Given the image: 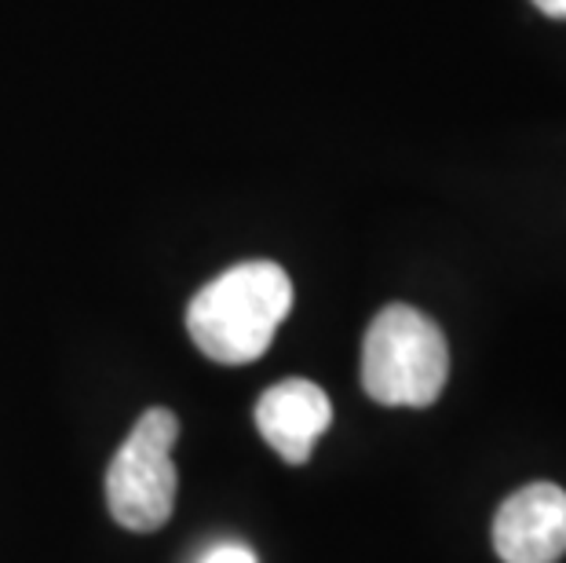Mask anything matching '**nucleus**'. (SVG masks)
I'll return each instance as SVG.
<instances>
[{
  "label": "nucleus",
  "instance_id": "39448f33",
  "mask_svg": "<svg viewBox=\"0 0 566 563\" xmlns=\"http://www.w3.org/2000/svg\"><path fill=\"white\" fill-rule=\"evenodd\" d=\"M333 421V406L315 380L289 377L271 385L256 403V428L271 450L289 465H304L318 436Z\"/></svg>",
  "mask_w": 566,
  "mask_h": 563
},
{
  "label": "nucleus",
  "instance_id": "20e7f679",
  "mask_svg": "<svg viewBox=\"0 0 566 563\" xmlns=\"http://www.w3.org/2000/svg\"><path fill=\"white\" fill-rule=\"evenodd\" d=\"M493 549L504 563H559L566 556V490L530 483L501 501Z\"/></svg>",
  "mask_w": 566,
  "mask_h": 563
},
{
  "label": "nucleus",
  "instance_id": "0eeeda50",
  "mask_svg": "<svg viewBox=\"0 0 566 563\" xmlns=\"http://www.w3.org/2000/svg\"><path fill=\"white\" fill-rule=\"evenodd\" d=\"M534 4L552 19H566V0H534Z\"/></svg>",
  "mask_w": 566,
  "mask_h": 563
},
{
  "label": "nucleus",
  "instance_id": "f03ea898",
  "mask_svg": "<svg viewBox=\"0 0 566 563\" xmlns=\"http://www.w3.org/2000/svg\"><path fill=\"white\" fill-rule=\"evenodd\" d=\"M450 377V347L424 311L384 307L363 344V385L384 406H431Z\"/></svg>",
  "mask_w": 566,
  "mask_h": 563
},
{
  "label": "nucleus",
  "instance_id": "f257e3e1",
  "mask_svg": "<svg viewBox=\"0 0 566 563\" xmlns=\"http://www.w3.org/2000/svg\"><path fill=\"white\" fill-rule=\"evenodd\" d=\"M289 307V274L271 260H249L198 290L187 307V330L212 363L242 366L268 352Z\"/></svg>",
  "mask_w": 566,
  "mask_h": 563
},
{
  "label": "nucleus",
  "instance_id": "7ed1b4c3",
  "mask_svg": "<svg viewBox=\"0 0 566 563\" xmlns=\"http://www.w3.org/2000/svg\"><path fill=\"white\" fill-rule=\"evenodd\" d=\"M179 421L172 410L154 406L114 453L106 469V505L125 531H161L176 509V465L172 442Z\"/></svg>",
  "mask_w": 566,
  "mask_h": 563
},
{
  "label": "nucleus",
  "instance_id": "423d86ee",
  "mask_svg": "<svg viewBox=\"0 0 566 563\" xmlns=\"http://www.w3.org/2000/svg\"><path fill=\"white\" fill-rule=\"evenodd\" d=\"M201 563H256V556H252L245 545H223V549H216V553L205 556Z\"/></svg>",
  "mask_w": 566,
  "mask_h": 563
}]
</instances>
